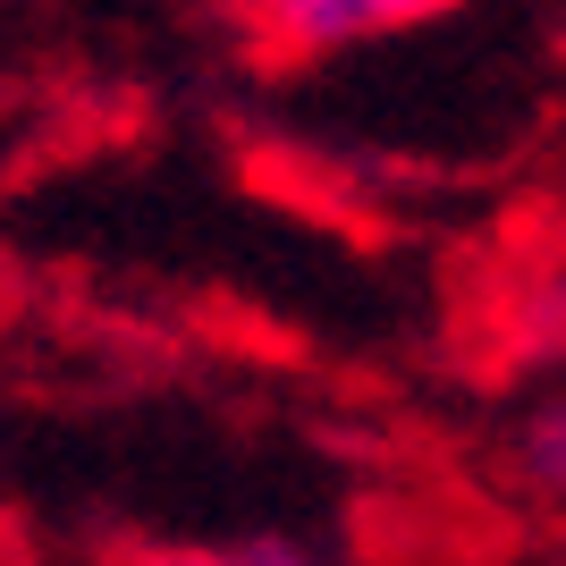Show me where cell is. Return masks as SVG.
Listing matches in <instances>:
<instances>
[{
  "label": "cell",
  "instance_id": "6da1fadb",
  "mask_svg": "<svg viewBox=\"0 0 566 566\" xmlns=\"http://www.w3.org/2000/svg\"><path fill=\"white\" fill-rule=\"evenodd\" d=\"M457 0H245L237 18L271 60H331V51L380 43V34H406V25L449 18Z\"/></svg>",
  "mask_w": 566,
  "mask_h": 566
},
{
  "label": "cell",
  "instance_id": "7a4b0ae2",
  "mask_svg": "<svg viewBox=\"0 0 566 566\" xmlns=\"http://www.w3.org/2000/svg\"><path fill=\"white\" fill-rule=\"evenodd\" d=\"M127 566H313L287 542H178V549H136Z\"/></svg>",
  "mask_w": 566,
  "mask_h": 566
},
{
  "label": "cell",
  "instance_id": "3957f363",
  "mask_svg": "<svg viewBox=\"0 0 566 566\" xmlns=\"http://www.w3.org/2000/svg\"><path fill=\"white\" fill-rule=\"evenodd\" d=\"M533 482H542V491H558V473H566V423H558V406H542V415H533Z\"/></svg>",
  "mask_w": 566,
  "mask_h": 566
},
{
  "label": "cell",
  "instance_id": "277c9868",
  "mask_svg": "<svg viewBox=\"0 0 566 566\" xmlns=\"http://www.w3.org/2000/svg\"><path fill=\"white\" fill-rule=\"evenodd\" d=\"M195 9H245V0H195Z\"/></svg>",
  "mask_w": 566,
  "mask_h": 566
}]
</instances>
